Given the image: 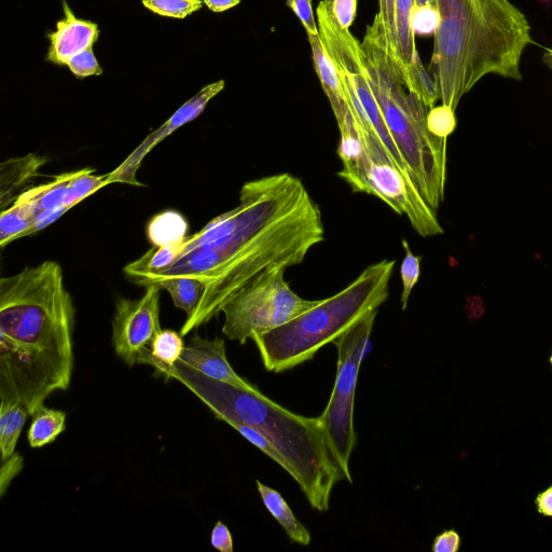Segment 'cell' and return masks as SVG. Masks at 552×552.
I'll return each mask as SVG.
<instances>
[{"label": "cell", "mask_w": 552, "mask_h": 552, "mask_svg": "<svg viewBox=\"0 0 552 552\" xmlns=\"http://www.w3.org/2000/svg\"><path fill=\"white\" fill-rule=\"evenodd\" d=\"M256 483L262 503L271 516L280 523L289 540L295 544L309 546L311 543L309 530L296 518L281 493L264 485L259 480Z\"/></svg>", "instance_id": "obj_17"}, {"label": "cell", "mask_w": 552, "mask_h": 552, "mask_svg": "<svg viewBox=\"0 0 552 552\" xmlns=\"http://www.w3.org/2000/svg\"><path fill=\"white\" fill-rule=\"evenodd\" d=\"M286 5L291 8L300 20L307 34L320 36L319 26L314 18L311 0H285Z\"/></svg>", "instance_id": "obj_34"}, {"label": "cell", "mask_w": 552, "mask_h": 552, "mask_svg": "<svg viewBox=\"0 0 552 552\" xmlns=\"http://www.w3.org/2000/svg\"><path fill=\"white\" fill-rule=\"evenodd\" d=\"M178 363L206 377L238 386V388L247 390L257 388L240 377L231 367L223 338L209 340L198 335L192 337Z\"/></svg>", "instance_id": "obj_12"}, {"label": "cell", "mask_w": 552, "mask_h": 552, "mask_svg": "<svg viewBox=\"0 0 552 552\" xmlns=\"http://www.w3.org/2000/svg\"><path fill=\"white\" fill-rule=\"evenodd\" d=\"M157 284L170 294L176 308L185 311L187 319L198 309L207 286L204 281L188 276L164 280Z\"/></svg>", "instance_id": "obj_23"}, {"label": "cell", "mask_w": 552, "mask_h": 552, "mask_svg": "<svg viewBox=\"0 0 552 552\" xmlns=\"http://www.w3.org/2000/svg\"><path fill=\"white\" fill-rule=\"evenodd\" d=\"M414 0H395V48L392 60L407 87L411 68L419 57L413 30Z\"/></svg>", "instance_id": "obj_16"}, {"label": "cell", "mask_w": 552, "mask_h": 552, "mask_svg": "<svg viewBox=\"0 0 552 552\" xmlns=\"http://www.w3.org/2000/svg\"><path fill=\"white\" fill-rule=\"evenodd\" d=\"M325 241L317 204L300 178L281 173L247 182L240 203L186 237L165 279L195 278L207 286L186 320V336L223 312L226 303L259 275L302 264Z\"/></svg>", "instance_id": "obj_1"}, {"label": "cell", "mask_w": 552, "mask_h": 552, "mask_svg": "<svg viewBox=\"0 0 552 552\" xmlns=\"http://www.w3.org/2000/svg\"><path fill=\"white\" fill-rule=\"evenodd\" d=\"M75 315L58 262L0 280V402L20 404L33 416L71 386Z\"/></svg>", "instance_id": "obj_2"}, {"label": "cell", "mask_w": 552, "mask_h": 552, "mask_svg": "<svg viewBox=\"0 0 552 552\" xmlns=\"http://www.w3.org/2000/svg\"><path fill=\"white\" fill-rule=\"evenodd\" d=\"M402 244L406 255L402 267H400V275H402L403 281V293L400 302H402V309L405 311L408 307L412 289L420 280L422 256L414 255L406 240H403Z\"/></svg>", "instance_id": "obj_29"}, {"label": "cell", "mask_w": 552, "mask_h": 552, "mask_svg": "<svg viewBox=\"0 0 552 552\" xmlns=\"http://www.w3.org/2000/svg\"><path fill=\"white\" fill-rule=\"evenodd\" d=\"M550 365L552 366V354H551V357H550Z\"/></svg>", "instance_id": "obj_45"}, {"label": "cell", "mask_w": 552, "mask_h": 552, "mask_svg": "<svg viewBox=\"0 0 552 552\" xmlns=\"http://www.w3.org/2000/svg\"><path fill=\"white\" fill-rule=\"evenodd\" d=\"M461 547V537L458 532L449 530L435 538L432 550L434 552H457Z\"/></svg>", "instance_id": "obj_39"}, {"label": "cell", "mask_w": 552, "mask_h": 552, "mask_svg": "<svg viewBox=\"0 0 552 552\" xmlns=\"http://www.w3.org/2000/svg\"><path fill=\"white\" fill-rule=\"evenodd\" d=\"M228 425L233 427V429L242 435L247 441H250L252 445L268 455L271 460L278 463L289 475L293 476L291 466L288 465L286 460L283 458V455L278 449L275 448V446L264 434L253 429V427L244 424L230 422Z\"/></svg>", "instance_id": "obj_28"}, {"label": "cell", "mask_w": 552, "mask_h": 552, "mask_svg": "<svg viewBox=\"0 0 552 552\" xmlns=\"http://www.w3.org/2000/svg\"><path fill=\"white\" fill-rule=\"evenodd\" d=\"M386 45L382 22L376 16L362 43L371 88L414 185L437 212L445 197L447 138L427 128V108L405 86Z\"/></svg>", "instance_id": "obj_5"}, {"label": "cell", "mask_w": 552, "mask_h": 552, "mask_svg": "<svg viewBox=\"0 0 552 552\" xmlns=\"http://www.w3.org/2000/svg\"><path fill=\"white\" fill-rule=\"evenodd\" d=\"M439 23L437 7H422L414 9L413 30L419 35L435 34Z\"/></svg>", "instance_id": "obj_32"}, {"label": "cell", "mask_w": 552, "mask_h": 552, "mask_svg": "<svg viewBox=\"0 0 552 552\" xmlns=\"http://www.w3.org/2000/svg\"><path fill=\"white\" fill-rule=\"evenodd\" d=\"M66 65L79 79L103 74V69L95 58L93 48L75 55Z\"/></svg>", "instance_id": "obj_31"}, {"label": "cell", "mask_w": 552, "mask_h": 552, "mask_svg": "<svg viewBox=\"0 0 552 552\" xmlns=\"http://www.w3.org/2000/svg\"><path fill=\"white\" fill-rule=\"evenodd\" d=\"M36 217L37 212L31 204L18 199L13 202L0 217V246L4 248L9 243L22 239Z\"/></svg>", "instance_id": "obj_22"}, {"label": "cell", "mask_w": 552, "mask_h": 552, "mask_svg": "<svg viewBox=\"0 0 552 552\" xmlns=\"http://www.w3.org/2000/svg\"><path fill=\"white\" fill-rule=\"evenodd\" d=\"M407 89L416 94L426 108L432 109L440 100L437 79L431 69L423 65L420 55L411 68Z\"/></svg>", "instance_id": "obj_25"}, {"label": "cell", "mask_w": 552, "mask_h": 552, "mask_svg": "<svg viewBox=\"0 0 552 552\" xmlns=\"http://www.w3.org/2000/svg\"><path fill=\"white\" fill-rule=\"evenodd\" d=\"M414 6L416 8H422V7H437V0H414Z\"/></svg>", "instance_id": "obj_43"}, {"label": "cell", "mask_w": 552, "mask_h": 552, "mask_svg": "<svg viewBox=\"0 0 552 552\" xmlns=\"http://www.w3.org/2000/svg\"><path fill=\"white\" fill-rule=\"evenodd\" d=\"M112 185L107 175H95L93 169H82L76 172L67 192L65 204L73 207L92 196L100 189Z\"/></svg>", "instance_id": "obj_26"}, {"label": "cell", "mask_w": 552, "mask_h": 552, "mask_svg": "<svg viewBox=\"0 0 552 552\" xmlns=\"http://www.w3.org/2000/svg\"><path fill=\"white\" fill-rule=\"evenodd\" d=\"M203 3L213 12H224L240 5L241 0H203Z\"/></svg>", "instance_id": "obj_42"}, {"label": "cell", "mask_w": 552, "mask_h": 552, "mask_svg": "<svg viewBox=\"0 0 552 552\" xmlns=\"http://www.w3.org/2000/svg\"><path fill=\"white\" fill-rule=\"evenodd\" d=\"M188 224L183 215L167 211L154 217L148 225V238L154 246L160 247L184 240Z\"/></svg>", "instance_id": "obj_24"}, {"label": "cell", "mask_w": 552, "mask_h": 552, "mask_svg": "<svg viewBox=\"0 0 552 552\" xmlns=\"http://www.w3.org/2000/svg\"><path fill=\"white\" fill-rule=\"evenodd\" d=\"M379 19L382 22L388 51L393 58L395 48V0H379Z\"/></svg>", "instance_id": "obj_33"}, {"label": "cell", "mask_w": 552, "mask_h": 552, "mask_svg": "<svg viewBox=\"0 0 552 552\" xmlns=\"http://www.w3.org/2000/svg\"><path fill=\"white\" fill-rule=\"evenodd\" d=\"M543 61L552 71V48L546 49Z\"/></svg>", "instance_id": "obj_44"}, {"label": "cell", "mask_w": 552, "mask_h": 552, "mask_svg": "<svg viewBox=\"0 0 552 552\" xmlns=\"http://www.w3.org/2000/svg\"><path fill=\"white\" fill-rule=\"evenodd\" d=\"M331 10L343 29L350 30L357 15V0H331Z\"/></svg>", "instance_id": "obj_35"}, {"label": "cell", "mask_w": 552, "mask_h": 552, "mask_svg": "<svg viewBox=\"0 0 552 552\" xmlns=\"http://www.w3.org/2000/svg\"><path fill=\"white\" fill-rule=\"evenodd\" d=\"M2 478H0V494L2 496L6 493V490L8 486L10 485V481L15 478L21 471L23 467V459L19 453H15L12 455L11 458L8 460L2 461Z\"/></svg>", "instance_id": "obj_37"}, {"label": "cell", "mask_w": 552, "mask_h": 552, "mask_svg": "<svg viewBox=\"0 0 552 552\" xmlns=\"http://www.w3.org/2000/svg\"><path fill=\"white\" fill-rule=\"evenodd\" d=\"M396 260H382L367 267L338 294L320 300L294 320L253 341L267 371L281 374L307 363L325 345L335 343L390 295Z\"/></svg>", "instance_id": "obj_6"}, {"label": "cell", "mask_w": 552, "mask_h": 552, "mask_svg": "<svg viewBox=\"0 0 552 552\" xmlns=\"http://www.w3.org/2000/svg\"><path fill=\"white\" fill-rule=\"evenodd\" d=\"M212 546L220 552H233L232 535L226 524L218 521L211 534Z\"/></svg>", "instance_id": "obj_38"}, {"label": "cell", "mask_w": 552, "mask_h": 552, "mask_svg": "<svg viewBox=\"0 0 552 552\" xmlns=\"http://www.w3.org/2000/svg\"><path fill=\"white\" fill-rule=\"evenodd\" d=\"M64 19L57 23V31L47 35L50 47L46 61L55 65H66L75 55L93 48L100 32L98 24L77 19L63 0Z\"/></svg>", "instance_id": "obj_13"}, {"label": "cell", "mask_w": 552, "mask_h": 552, "mask_svg": "<svg viewBox=\"0 0 552 552\" xmlns=\"http://www.w3.org/2000/svg\"><path fill=\"white\" fill-rule=\"evenodd\" d=\"M71 209H73L72 205L63 204L55 207V209L38 214L33 225L24 233L23 238L30 237L32 234L46 229Z\"/></svg>", "instance_id": "obj_36"}, {"label": "cell", "mask_w": 552, "mask_h": 552, "mask_svg": "<svg viewBox=\"0 0 552 552\" xmlns=\"http://www.w3.org/2000/svg\"><path fill=\"white\" fill-rule=\"evenodd\" d=\"M312 49L315 72L335 114L338 127H342L351 115L337 68L326 53L320 36L307 34Z\"/></svg>", "instance_id": "obj_15"}, {"label": "cell", "mask_w": 552, "mask_h": 552, "mask_svg": "<svg viewBox=\"0 0 552 552\" xmlns=\"http://www.w3.org/2000/svg\"><path fill=\"white\" fill-rule=\"evenodd\" d=\"M466 312L471 320H479L486 313L485 302L481 297H469L466 303Z\"/></svg>", "instance_id": "obj_40"}, {"label": "cell", "mask_w": 552, "mask_h": 552, "mask_svg": "<svg viewBox=\"0 0 552 552\" xmlns=\"http://www.w3.org/2000/svg\"><path fill=\"white\" fill-rule=\"evenodd\" d=\"M143 5L157 15L173 19H185L202 9V0H143Z\"/></svg>", "instance_id": "obj_27"}, {"label": "cell", "mask_w": 552, "mask_h": 552, "mask_svg": "<svg viewBox=\"0 0 552 552\" xmlns=\"http://www.w3.org/2000/svg\"><path fill=\"white\" fill-rule=\"evenodd\" d=\"M377 315L378 310L372 311L335 342L338 350L336 382L320 416L330 445L350 483L353 482L350 460L357 443L354 427L356 385Z\"/></svg>", "instance_id": "obj_9"}, {"label": "cell", "mask_w": 552, "mask_h": 552, "mask_svg": "<svg viewBox=\"0 0 552 552\" xmlns=\"http://www.w3.org/2000/svg\"><path fill=\"white\" fill-rule=\"evenodd\" d=\"M48 158L29 154L12 158L0 165V210L5 211L24 192L27 185L40 176Z\"/></svg>", "instance_id": "obj_14"}, {"label": "cell", "mask_w": 552, "mask_h": 552, "mask_svg": "<svg viewBox=\"0 0 552 552\" xmlns=\"http://www.w3.org/2000/svg\"><path fill=\"white\" fill-rule=\"evenodd\" d=\"M226 82L219 80L209 86L204 87L199 93L187 101L177 112L162 126L148 135L143 143L138 146L133 153L124 160L119 167L112 173L107 174L110 184H128L130 186L143 187L138 182L136 174L141 168V164L146 156L158 146L165 138L170 136L185 124L197 119L216 95L225 89Z\"/></svg>", "instance_id": "obj_11"}, {"label": "cell", "mask_w": 552, "mask_h": 552, "mask_svg": "<svg viewBox=\"0 0 552 552\" xmlns=\"http://www.w3.org/2000/svg\"><path fill=\"white\" fill-rule=\"evenodd\" d=\"M431 71L443 105L457 109L487 75L521 80V57L534 44L526 16L509 0H437Z\"/></svg>", "instance_id": "obj_4"}, {"label": "cell", "mask_w": 552, "mask_h": 552, "mask_svg": "<svg viewBox=\"0 0 552 552\" xmlns=\"http://www.w3.org/2000/svg\"><path fill=\"white\" fill-rule=\"evenodd\" d=\"M156 371L164 379L184 384L218 420L251 426L264 434L291 466L292 477L311 507L327 512L337 483L348 477L320 417L300 416L274 403L258 388H238L179 363Z\"/></svg>", "instance_id": "obj_3"}, {"label": "cell", "mask_w": 552, "mask_h": 552, "mask_svg": "<svg viewBox=\"0 0 552 552\" xmlns=\"http://www.w3.org/2000/svg\"><path fill=\"white\" fill-rule=\"evenodd\" d=\"M77 171L54 176L53 181L25 190L18 200L31 204L37 215L65 204L69 185Z\"/></svg>", "instance_id": "obj_18"}, {"label": "cell", "mask_w": 552, "mask_h": 552, "mask_svg": "<svg viewBox=\"0 0 552 552\" xmlns=\"http://www.w3.org/2000/svg\"><path fill=\"white\" fill-rule=\"evenodd\" d=\"M538 513L552 518V487L538 494L536 501Z\"/></svg>", "instance_id": "obj_41"}, {"label": "cell", "mask_w": 552, "mask_h": 552, "mask_svg": "<svg viewBox=\"0 0 552 552\" xmlns=\"http://www.w3.org/2000/svg\"><path fill=\"white\" fill-rule=\"evenodd\" d=\"M283 269L261 274L234 295L223 308L224 335L245 344L278 328L317 305L293 292Z\"/></svg>", "instance_id": "obj_8"}, {"label": "cell", "mask_w": 552, "mask_h": 552, "mask_svg": "<svg viewBox=\"0 0 552 552\" xmlns=\"http://www.w3.org/2000/svg\"><path fill=\"white\" fill-rule=\"evenodd\" d=\"M427 128L437 137L448 138L458 126L455 110L446 105L433 107L427 113Z\"/></svg>", "instance_id": "obj_30"}, {"label": "cell", "mask_w": 552, "mask_h": 552, "mask_svg": "<svg viewBox=\"0 0 552 552\" xmlns=\"http://www.w3.org/2000/svg\"><path fill=\"white\" fill-rule=\"evenodd\" d=\"M185 348L182 334L171 329H161L138 364L153 366L156 370L172 367L181 360Z\"/></svg>", "instance_id": "obj_19"}, {"label": "cell", "mask_w": 552, "mask_h": 552, "mask_svg": "<svg viewBox=\"0 0 552 552\" xmlns=\"http://www.w3.org/2000/svg\"><path fill=\"white\" fill-rule=\"evenodd\" d=\"M32 417L33 421L27 438L34 449L54 443L55 439L65 431L66 413L64 411L50 409L44 405L38 408Z\"/></svg>", "instance_id": "obj_21"}, {"label": "cell", "mask_w": 552, "mask_h": 552, "mask_svg": "<svg viewBox=\"0 0 552 552\" xmlns=\"http://www.w3.org/2000/svg\"><path fill=\"white\" fill-rule=\"evenodd\" d=\"M355 128L364 145L363 157L353 167L342 168L338 176L354 192L377 197L398 215L406 216L422 238L444 234L436 212L416 185L395 167L378 138L356 122Z\"/></svg>", "instance_id": "obj_7"}, {"label": "cell", "mask_w": 552, "mask_h": 552, "mask_svg": "<svg viewBox=\"0 0 552 552\" xmlns=\"http://www.w3.org/2000/svg\"><path fill=\"white\" fill-rule=\"evenodd\" d=\"M138 299L119 298L113 320V344L118 357L134 366L149 350L151 342L161 330L160 295L158 284L145 287Z\"/></svg>", "instance_id": "obj_10"}, {"label": "cell", "mask_w": 552, "mask_h": 552, "mask_svg": "<svg viewBox=\"0 0 552 552\" xmlns=\"http://www.w3.org/2000/svg\"><path fill=\"white\" fill-rule=\"evenodd\" d=\"M30 412L16 403L0 402V449L2 461L16 453L17 444Z\"/></svg>", "instance_id": "obj_20"}]
</instances>
